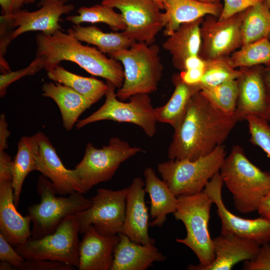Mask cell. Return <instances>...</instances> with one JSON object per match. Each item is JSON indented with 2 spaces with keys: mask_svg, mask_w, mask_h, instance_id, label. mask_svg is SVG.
Listing matches in <instances>:
<instances>
[{
  "mask_svg": "<svg viewBox=\"0 0 270 270\" xmlns=\"http://www.w3.org/2000/svg\"><path fill=\"white\" fill-rule=\"evenodd\" d=\"M248 123L252 144L262 148L270 157V126L268 121L254 115H249Z\"/></svg>",
  "mask_w": 270,
  "mask_h": 270,
  "instance_id": "d590c367",
  "label": "cell"
},
{
  "mask_svg": "<svg viewBox=\"0 0 270 270\" xmlns=\"http://www.w3.org/2000/svg\"><path fill=\"white\" fill-rule=\"evenodd\" d=\"M206 4H220L221 0H196Z\"/></svg>",
  "mask_w": 270,
  "mask_h": 270,
  "instance_id": "f5cc1de1",
  "label": "cell"
},
{
  "mask_svg": "<svg viewBox=\"0 0 270 270\" xmlns=\"http://www.w3.org/2000/svg\"><path fill=\"white\" fill-rule=\"evenodd\" d=\"M144 190L150 198V216L154 220L152 226H162L166 220V215L174 213L177 206V196L170 190L166 183L160 179L154 170L146 168L144 172Z\"/></svg>",
  "mask_w": 270,
  "mask_h": 270,
  "instance_id": "484cf974",
  "label": "cell"
},
{
  "mask_svg": "<svg viewBox=\"0 0 270 270\" xmlns=\"http://www.w3.org/2000/svg\"><path fill=\"white\" fill-rule=\"evenodd\" d=\"M142 152L140 148L131 146L118 137L112 138L108 144L101 148L88 144L82 160L74 168L84 194L110 180L122 162Z\"/></svg>",
  "mask_w": 270,
  "mask_h": 270,
  "instance_id": "30bf717a",
  "label": "cell"
},
{
  "mask_svg": "<svg viewBox=\"0 0 270 270\" xmlns=\"http://www.w3.org/2000/svg\"><path fill=\"white\" fill-rule=\"evenodd\" d=\"M42 96L52 99L58 105L64 128H72L82 113L93 104L72 88L58 82H45Z\"/></svg>",
  "mask_w": 270,
  "mask_h": 270,
  "instance_id": "cb8c5ba5",
  "label": "cell"
},
{
  "mask_svg": "<svg viewBox=\"0 0 270 270\" xmlns=\"http://www.w3.org/2000/svg\"><path fill=\"white\" fill-rule=\"evenodd\" d=\"M35 138L24 136L18 142L16 154L12 163V188L15 205L19 203L23 182L28 174L35 170Z\"/></svg>",
  "mask_w": 270,
  "mask_h": 270,
  "instance_id": "4dcf8cb0",
  "label": "cell"
},
{
  "mask_svg": "<svg viewBox=\"0 0 270 270\" xmlns=\"http://www.w3.org/2000/svg\"><path fill=\"white\" fill-rule=\"evenodd\" d=\"M46 72L49 79L72 88L93 104L105 96L108 88L106 83L102 80L76 74L67 70L60 64Z\"/></svg>",
  "mask_w": 270,
  "mask_h": 270,
  "instance_id": "83f0119b",
  "label": "cell"
},
{
  "mask_svg": "<svg viewBox=\"0 0 270 270\" xmlns=\"http://www.w3.org/2000/svg\"><path fill=\"white\" fill-rule=\"evenodd\" d=\"M106 83L108 88L104 104L94 113L78 121L76 128L100 120H111L133 124L141 128L148 136H154L158 121L149 94H134L128 102H124L118 98L115 86L108 80Z\"/></svg>",
  "mask_w": 270,
  "mask_h": 270,
  "instance_id": "9c48e42d",
  "label": "cell"
},
{
  "mask_svg": "<svg viewBox=\"0 0 270 270\" xmlns=\"http://www.w3.org/2000/svg\"><path fill=\"white\" fill-rule=\"evenodd\" d=\"M36 0H26V4H32L36 2Z\"/></svg>",
  "mask_w": 270,
  "mask_h": 270,
  "instance_id": "11a10c76",
  "label": "cell"
},
{
  "mask_svg": "<svg viewBox=\"0 0 270 270\" xmlns=\"http://www.w3.org/2000/svg\"><path fill=\"white\" fill-rule=\"evenodd\" d=\"M263 76L267 89L270 95V67H264Z\"/></svg>",
  "mask_w": 270,
  "mask_h": 270,
  "instance_id": "681fc988",
  "label": "cell"
},
{
  "mask_svg": "<svg viewBox=\"0 0 270 270\" xmlns=\"http://www.w3.org/2000/svg\"><path fill=\"white\" fill-rule=\"evenodd\" d=\"M206 61L198 55L190 56L184 62V70L193 68H205Z\"/></svg>",
  "mask_w": 270,
  "mask_h": 270,
  "instance_id": "7dc6e473",
  "label": "cell"
},
{
  "mask_svg": "<svg viewBox=\"0 0 270 270\" xmlns=\"http://www.w3.org/2000/svg\"><path fill=\"white\" fill-rule=\"evenodd\" d=\"M13 247L0 234V260L1 262H8L15 270H18L25 260Z\"/></svg>",
  "mask_w": 270,
  "mask_h": 270,
  "instance_id": "b9f144b4",
  "label": "cell"
},
{
  "mask_svg": "<svg viewBox=\"0 0 270 270\" xmlns=\"http://www.w3.org/2000/svg\"><path fill=\"white\" fill-rule=\"evenodd\" d=\"M0 70L1 74H5L11 71L4 56L8 46L12 40V34L14 30L4 20L0 18Z\"/></svg>",
  "mask_w": 270,
  "mask_h": 270,
  "instance_id": "f35d334b",
  "label": "cell"
},
{
  "mask_svg": "<svg viewBox=\"0 0 270 270\" xmlns=\"http://www.w3.org/2000/svg\"><path fill=\"white\" fill-rule=\"evenodd\" d=\"M212 204V200L204 191L193 195L177 196V206L174 214L176 220L184 224L186 235L176 240L191 249L199 260L198 264H190L188 270H200L214 259L212 240L208 227Z\"/></svg>",
  "mask_w": 270,
  "mask_h": 270,
  "instance_id": "5b68a950",
  "label": "cell"
},
{
  "mask_svg": "<svg viewBox=\"0 0 270 270\" xmlns=\"http://www.w3.org/2000/svg\"><path fill=\"white\" fill-rule=\"evenodd\" d=\"M266 2L270 6V0H266Z\"/></svg>",
  "mask_w": 270,
  "mask_h": 270,
  "instance_id": "9f6ffc18",
  "label": "cell"
},
{
  "mask_svg": "<svg viewBox=\"0 0 270 270\" xmlns=\"http://www.w3.org/2000/svg\"><path fill=\"white\" fill-rule=\"evenodd\" d=\"M214 259L200 270H230L242 261L253 260L260 245L257 242L232 234H221L212 240Z\"/></svg>",
  "mask_w": 270,
  "mask_h": 270,
  "instance_id": "44dd1931",
  "label": "cell"
},
{
  "mask_svg": "<svg viewBox=\"0 0 270 270\" xmlns=\"http://www.w3.org/2000/svg\"><path fill=\"white\" fill-rule=\"evenodd\" d=\"M36 190L40 202L28 208L32 219V238H40L54 232L64 218L88 209L92 202L91 198H86L78 192L68 196H56L54 184L42 174L38 176Z\"/></svg>",
  "mask_w": 270,
  "mask_h": 270,
  "instance_id": "8992f818",
  "label": "cell"
},
{
  "mask_svg": "<svg viewBox=\"0 0 270 270\" xmlns=\"http://www.w3.org/2000/svg\"><path fill=\"white\" fill-rule=\"evenodd\" d=\"M262 65L240 68L237 79L238 98L234 116L238 122L249 115L264 118L270 107V95L263 76Z\"/></svg>",
  "mask_w": 270,
  "mask_h": 270,
  "instance_id": "e0dca14e",
  "label": "cell"
},
{
  "mask_svg": "<svg viewBox=\"0 0 270 270\" xmlns=\"http://www.w3.org/2000/svg\"><path fill=\"white\" fill-rule=\"evenodd\" d=\"M12 182H0V234L14 247L25 243L31 237L32 219L16 210Z\"/></svg>",
  "mask_w": 270,
  "mask_h": 270,
  "instance_id": "ffe728a7",
  "label": "cell"
},
{
  "mask_svg": "<svg viewBox=\"0 0 270 270\" xmlns=\"http://www.w3.org/2000/svg\"><path fill=\"white\" fill-rule=\"evenodd\" d=\"M80 242L79 270H110L115 248L120 241L118 234H100L92 225L88 226Z\"/></svg>",
  "mask_w": 270,
  "mask_h": 270,
  "instance_id": "d6986e66",
  "label": "cell"
},
{
  "mask_svg": "<svg viewBox=\"0 0 270 270\" xmlns=\"http://www.w3.org/2000/svg\"><path fill=\"white\" fill-rule=\"evenodd\" d=\"M205 68H193L181 71L179 74L182 80L189 85L198 84Z\"/></svg>",
  "mask_w": 270,
  "mask_h": 270,
  "instance_id": "ee69618b",
  "label": "cell"
},
{
  "mask_svg": "<svg viewBox=\"0 0 270 270\" xmlns=\"http://www.w3.org/2000/svg\"><path fill=\"white\" fill-rule=\"evenodd\" d=\"M264 119L266 120L267 121H270V107L269 108L268 110V111L266 115L265 116Z\"/></svg>",
  "mask_w": 270,
  "mask_h": 270,
  "instance_id": "db71d44e",
  "label": "cell"
},
{
  "mask_svg": "<svg viewBox=\"0 0 270 270\" xmlns=\"http://www.w3.org/2000/svg\"><path fill=\"white\" fill-rule=\"evenodd\" d=\"M77 214L64 218L56 230L40 238L30 237L15 248L26 260H50L78 268L80 241Z\"/></svg>",
  "mask_w": 270,
  "mask_h": 270,
  "instance_id": "ba28073f",
  "label": "cell"
},
{
  "mask_svg": "<svg viewBox=\"0 0 270 270\" xmlns=\"http://www.w3.org/2000/svg\"><path fill=\"white\" fill-rule=\"evenodd\" d=\"M257 211L260 216L270 220V191L261 200Z\"/></svg>",
  "mask_w": 270,
  "mask_h": 270,
  "instance_id": "c3c4849f",
  "label": "cell"
},
{
  "mask_svg": "<svg viewBox=\"0 0 270 270\" xmlns=\"http://www.w3.org/2000/svg\"><path fill=\"white\" fill-rule=\"evenodd\" d=\"M118 234L120 240L114 251L110 270H145L154 262L166 260L154 244H138L125 234Z\"/></svg>",
  "mask_w": 270,
  "mask_h": 270,
  "instance_id": "7402d4cb",
  "label": "cell"
},
{
  "mask_svg": "<svg viewBox=\"0 0 270 270\" xmlns=\"http://www.w3.org/2000/svg\"><path fill=\"white\" fill-rule=\"evenodd\" d=\"M128 188L118 190L101 188L91 198L92 204L77 214L80 234L92 225L101 235L122 233L125 218Z\"/></svg>",
  "mask_w": 270,
  "mask_h": 270,
  "instance_id": "8fae6325",
  "label": "cell"
},
{
  "mask_svg": "<svg viewBox=\"0 0 270 270\" xmlns=\"http://www.w3.org/2000/svg\"><path fill=\"white\" fill-rule=\"evenodd\" d=\"M206 61L204 72L200 83V87L216 86L230 80H237L241 74L240 69L236 70L229 64L228 58Z\"/></svg>",
  "mask_w": 270,
  "mask_h": 270,
  "instance_id": "e575fe53",
  "label": "cell"
},
{
  "mask_svg": "<svg viewBox=\"0 0 270 270\" xmlns=\"http://www.w3.org/2000/svg\"><path fill=\"white\" fill-rule=\"evenodd\" d=\"M12 158L4 150H0V182H12Z\"/></svg>",
  "mask_w": 270,
  "mask_h": 270,
  "instance_id": "7bdbcfd3",
  "label": "cell"
},
{
  "mask_svg": "<svg viewBox=\"0 0 270 270\" xmlns=\"http://www.w3.org/2000/svg\"><path fill=\"white\" fill-rule=\"evenodd\" d=\"M160 50L154 44L134 42L130 48L108 55L124 68L123 84L116 92L118 100L124 101L134 94L157 90L163 70Z\"/></svg>",
  "mask_w": 270,
  "mask_h": 270,
  "instance_id": "277c9868",
  "label": "cell"
},
{
  "mask_svg": "<svg viewBox=\"0 0 270 270\" xmlns=\"http://www.w3.org/2000/svg\"><path fill=\"white\" fill-rule=\"evenodd\" d=\"M6 116L4 114L0 117V150H5L8 147V138L10 134L8 128Z\"/></svg>",
  "mask_w": 270,
  "mask_h": 270,
  "instance_id": "bcb514c9",
  "label": "cell"
},
{
  "mask_svg": "<svg viewBox=\"0 0 270 270\" xmlns=\"http://www.w3.org/2000/svg\"><path fill=\"white\" fill-rule=\"evenodd\" d=\"M20 270H74L76 267L64 262L50 260H24Z\"/></svg>",
  "mask_w": 270,
  "mask_h": 270,
  "instance_id": "ab89813d",
  "label": "cell"
},
{
  "mask_svg": "<svg viewBox=\"0 0 270 270\" xmlns=\"http://www.w3.org/2000/svg\"><path fill=\"white\" fill-rule=\"evenodd\" d=\"M223 4H206L196 0H165L166 25L164 34L168 36L183 24L212 15L218 17Z\"/></svg>",
  "mask_w": 270,
  "mask_h": 270,
  "instance_id": "603a6c76",
  "label": "cell"
},
{
  "mask_svg": "<svg viewBox=\"0 0 270 270\" xmlns=\"http://www.w3.org/2000/svg\"><path fill=\"white\" fill-rule=\"evenodd\" d=\"M172 81L175 88L171 97L164 106L155 108V113L158 122L168 124L174 130L180 125L192 96L200 87L184 82L179 74H174Z\"/></svg>",
  "mask_w": 270,
  "mask_h": 270,
  "instance_id": "4316f807",
  "label": "cell"
},
{
  "mask_svg": "<svg viewBox=\"0 0 270 270\" xmlns=\"http://www.w3.org/2000/svg\"><path fill=\"white\" fill-rule=\"evenodd\" d=\"M34 136L36 170L51 181L58 194L66 196L74 192L84 194L76 170L64 166L49 138L41 132Z\"/></svg>",
  "mask_w": 270,
  "mask_h": 270,
  "instance_id": "2e32d148",
  "label": "cell"
},
{
  "mask_svg": "<svg viewBox=\"0 0 270 270\" xmlns=\"http://www.w3.org/2000/svg\"><path fill=\"white\" fill-rule=\"evenodd\" d=\"M203 20L202 18L181 24L162 44L163 48L172 55L174 66L181 71L188 58L199 54L202 43L200 28Z\"/></svg>",
  "mask_w": 270,
  "mask_h": 270,
  "instance_id": "d4e9b609",
  "label": "cell"
},
{
  "mask_svg": "<svg viewBox=\"0 0 270 270\" xmlns=\"http://www.w3.org/2000/svg\"><path fill=\"white\" fill-rule=\"evenodd\" d=\"M270 38V36H269V38Z\"/></svg>",
  "mask_w": 270,
  "mask_h": 270,
  "instance_id": "6f0895ef",
  "label": "cell"
},
{
  "mask_svg": "<svg viewBox=\"0 0 270 270\" xmlns=\"http://www.w3.org/2000/svg\"><path fill=\"white\" fill-rule=\"evenodd\" d=\"M102 4L118 9L126 26L122 34L148 45L166 25V14L152 0H102Z\"/></svg>",
  "mask_w": 270,
  "mask_h": 270,
  "instance_id": "7c38bea8",
  "label": "cell"
},
{
  "mask_svg": "<svg viewBox=\"0 0 270 270\" xmlns=\"http://www.w3.org/2000/svg\"><path fill=\"white\" fill-rule=\"evenodd\" d=\"M42 70L37 58L26 67L15 71H10L0 75V96L2 98L6 93L8 88L12 83L28 76H32Z\"/></svg>",
  "mask_w": 270,
  "mask_h": 270,
  "instance_id": "8d00e7d4",
  "label": "cell"
},
{
  "mask_svg": "<svg viewBox=\"0 0 270 270\" xmlns=\"http://www.w3.org/2000/svg\"><path fill=\"white\" fill-rule=\"evenodd\" d=\"M228 60L233 68L264 65L270 67V40L265 38L242 46L232 52Z\"/></svg>",
  "mask_w": 270,
  "mask_h": 270,
  "instance_id": "d6a6232c",
  "label": "cell"
},
{
  "mask_svg": "<svg viewBox=\"0 0 270 270\" xmlns=\"http://www.w3.org/2000/svg\"><path fill=\"white\" fill-rule=\"evenodd\" d=\"M114 8L102 3L90 7L82 6L77 10L78 15L70 16L66 19L76 25L83 22L104 23L113 30L123 32L126 28L124 17Z\"/></svg>",
  "mask_w": 270,
  "mask_h": 270,
  "instance_id": "1f68e13d",
  "label": "cell"
},
{
  "mask_svg": "<svg viewBox=\"0 0 270 270\" xmlns=\"http://www.w3.org/2000/svg\"><path fill=\"white\" fill-rule=\"evenodd\" d=\"M242 270H270V242L262 245L253 260L245 261Z\"/></svg>",
  "mask_w": 270,
  "mask_h": 270,
  "instance_id": "60d3db41",
  "label": "cell"
},
{
  "mask_svg": "<svg viewBox=\"0 0 270 270\" xmlns=\"http://www.w3.org/2000/svg\"><path fill=\"white\" fill-rule=\"evenodd\" d=\"M219 172L240 213L257 210L261 200L270 191V174L250 162L238 146H234L225 157Z\"/></svg>",
  "mask_w": 270,
  "mask_h": 270,
  "instance_id": "3957f363",
  "label": "cell"
},
{
  "mask_svg": "<svg viewBox=\"0 0 270 270\" xmlns=\"http://www.w3.org/2000/svg\"><path fill=\"white\" fill-rule=\"evenodd\" d=\"M238 122L214 106L201 92L192 96L184 116L174 130L168 148L170 160H194L222 145Z\"/></svg>",
  "mask_w": 270,
  "mask_h": 270,
  "instance_id": "6da1fadb",
  "label": "cell"
},
{
  "mask_svg": "<svg viewBox=\"0 0 270 270\" xmlns=\"http://www.w3.org/2000/svg\"><path fill=\"white\" fill-rule=\"evenodd\" d=\"M241 32L242 46L265 38H269L270 8L266 0L260 2L244 11Z\"/></svg>",
  "mask_w": 270,
  "mask_h": 270,
  "instance_id": "f546056e",
  "label": "cell"
},
{
  "mask_svg": "<svg viewBox=\"0 0 270 270\" xmlns=\"http://www.w3.org/2000/svg\"><path fill=\"white\" fill-rule=\"evenodd\" d=\"M68 0H40L38 4V10L29 12L20 10L14 13L2 16L0 18L6 20L14 29L12 34V40L24 32L40 31L51 34L57 30H62L59 22L60 16L68 14L74 9Z\"/></svg>",
  "mask_w": 270,
  "mask_h": 270,
  "instance_id": "9a60e30c",
  "label": "cell"
},
{
  "mask_svg": "<svg viewBox=\"0 0 270 270\" xmlns=\"http://www.w3.org/2000/svg\"><path fill=\"white\" fill-rule=\"evenodd\" d=\"M144 186L145 182L137 177L128 188L125 218L120 234L138 244H154V240L148 234V214L144 201Z\"/></svg>",
  "mask_w": 270,
  "mask_h": 270,
  "instance_id": "ac0fdd59",
  "label": "cell"
},
{
  "mask_svg": "<svg viewBox=\"0 0 270 270\" xmlns=\"http://www.w3.org/2000/svg\"><path fill=\"white\" fill-rule=\"evenodd\" d=\"M36 58L46 71L64 60L70 61L92 76H100L120 88L124 81V68L120 62L108 57L97 48L84 45L68 30H57L51 34L42 32L35 38Z\"/></svg>",
  "mask_w": 270,
  "mask_h": 270,
  "instance_id": "7a4b0ae2",
  "label": "cell"
},
{
  "mask_svg": "<svg viewBox=\"0 0 270 270\" xmlns=\"http://www.w3.org/2000/svg\"><path fill=\"white\" fill-rule=\"evenodd\" d=\"M220 145L210 154L194 160H170L158 164L157 170L176 196L202 192L212 178L219 172L226 157Z\"/></svg>",
  "mask_w": 270,
  "mask_h": 270,
  "instance_id": "52a82bcc",
  "label": "cell"
},
{
  "mask_svg": "<svg viewBox=\"0 0 270 270\" xmlns=\"http://www.w3.org/2000/svg\"><path fill=\"white\" fill-rule=\"evenodd\" d=\"M224 182L219 172L206 184L204 191L212 198L220 218L221 234H232L250 239L260 246L270 242V220L260 216L247 219L234 214L226 206L222 198Z\"/></svg>",
  "mask_w": 270,
  "mask_h": 270,
  "instance_id": "5bb4252c",
  "label": "cell"
},
{
  "mask_svg": "<svg viewBox=\"0 0 270 270\" xmlns=\"http://www.w3.org/2000/svg\"><path fill=\"white\" fill-rule=\"evenodd\" d=\"M265 0H223L222 10L218 20L222 21L228 19Z\"/></svg>",
  "mask_w": 270,
  "mask_h": 270,
  "instance_id": "74e56055",
  "label": "cell"
},
{
  "mask_svg": "<svg viewBox=\"0 0 270 270\" xmlns=\"http://www.w3.org/2000/svg\"><path fill=\"white\" fill-rule=\"evenodd\" d=\"M202 94L222 112L234 116L238 98L237 80H230L216 86L200 87Z\"/></svg>",
  "mask_w": 270,
  "mask_h": 270,
  "instance_id": "836d02e7",
  "label": "cell"
},
{
  "mask_svg": "<svg viewBox=\"0 0 270 270\" xmlns=\"http://www.w3.org/2000/svg\"><path fill=\"white\" fill-rule=\"evenodd\" d=\"M0 270H15L14 268L6 262H1L0 264Z\"/></svg>",
  "mask_w": 270,
  "mask_h": 270,
  "instance_id": "f907efd6",
  "label": "cell"
},
{
  "mask_svg": "<svg viewBox=\"0 0 270 270\" xmlns=\"http://www.w3.org/2000/svg\"><path fill=\"white\" fill-rule=\"evenodd\" d=\"M26 2V0H0L1 15L12 14L22 10Z\"/></svg>",
  "mask_w": 270,
  "mask_h": 270,
  "instance_id": "f6af8a7d",
  "label": "cell"
},
{
  "mask_svg": "<svg viewBox=\"0 0 270 270\" xmlns=\"http://www.w3.org/2000/svg\"><path fill=\"white\" fill-rule=\"evenodd\" d=\"M244 11L222 21L212 15L204 19L200 25L202 43L198 54L202 58H227L242 47L241 28Z\"/></svg>",
  "mask_w": 270,
  "mask_h": 270,
  "instance_id": "4fadbf2b",
  "label": "cell"
},
{
  "mask_svg": "<svg viewBox=\"0 0 270 270\" xmlns=\"http://www.w3.org/2000/svg\"><path fill=\"white\" fill-rule=\"evenodd\" d=\"M80 42L96 46L102 52L109 55L128 48L135 41L125 36L122 32H104L95 26H82L73 24L68 29Z\"/></svg>",
  "mask_w": 270,
  "mask_h": 270,
  "instance_id": "f1b7e54d",
  "label": "cell"
},
{
  "mask_svg": "<svg viewBox=\"0 0 270 270\" xmlns=\"http://www.w3.org/2000/svg\"><path fill=\"white\" fill-rule=\"evenodd\" d=\"M161 10L164 9L165 0H152Z\"/></svg>",
  "mask_w": 270,
  "mask_h": 270,
  "instance_id": "816d5d0a",
  "label": "cell"
}]
</instances>
